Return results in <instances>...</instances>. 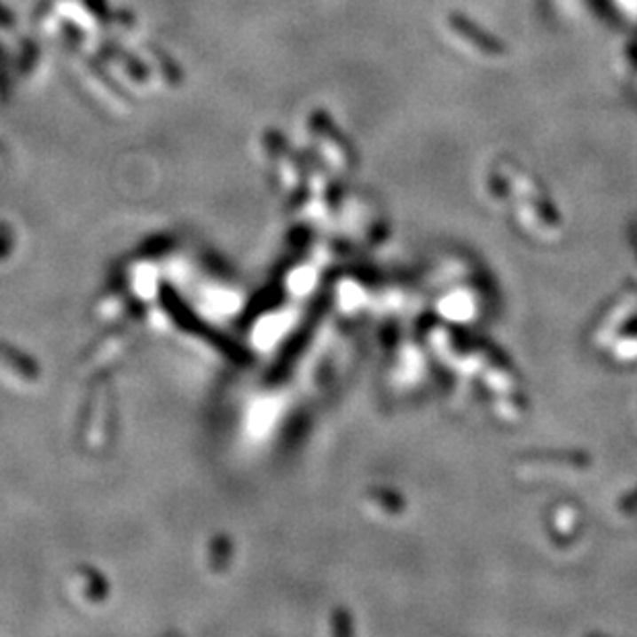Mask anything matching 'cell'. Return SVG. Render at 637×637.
Listing matches in <instances>:
<instances>
[{"instance_id": "1", "label": "cell", "mask_w": 637, "mask_h": 637, "mask_svg": "<svg viewBox=\"0 0 637 637\" xmlns=\"http://www.w3.org/2000/svg\"><path fill=\"white\" fill-rule=\"evenodd\" d=\"M12 25V15L9 12V9H6L4 4H0V28L9 29Z\"/></svg>"}]
</instances>
